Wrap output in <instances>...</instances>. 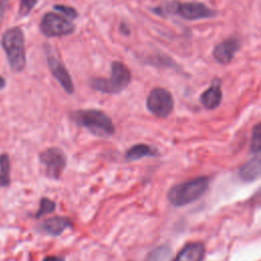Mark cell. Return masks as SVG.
Listing matches in <instances>:
<instances>
[{
  "mask_svg": "<svg viewBox=\"0 0 261 261\" xmlns=\"http://www.w3.org/2000/svg\"><path fill=\"white\" fill-rule=\"evenodd\" d=\"M0 182L2 187L10 184V162L7 154L0 156Z\"/></svg>",
  "mask_w": 261,
  "mask_h": 261,
  "instance_id": "e0dca14e",
  "label": "cell"
},
{
  "mask_svg": "<svg viewBox=\"0 0 261 261\" xmlns=\"http://www.w3.org/2000/svg\"><path fill=\"white\" fill-rule=\"evenodd\" d=\"M40 30L47 37H62L70 35L75 30V27L66 17L48 12L42 17Z\"/></svg>",
  "mask_w": 261,
  "mask_h": 261,
  "instance_id": "ba28073f",
  "label": "cell"
},
{
  "mask_svg": "<svg viewBox=\"0 0 261 261\" xmlns=\"http://www.w3.org/2000/svg\"><path fill=\"white\" fill-rule=\"evenodd\" d=\"M261 171V162L260 158L257 156L250 161H248L246 164H244L239 169V177L245 181V182H251L259 178Z\"/></svg>",
  "mask_w": 261,
  "mask_h": 261,
  "instance_id": "5bb4252c",
  "label": "cell"
},
{
  "mask_svg": "<svg viewBox=\"0 0 261 261\" xmlns=\"http://www.w3.org/2000/svg\"><path fill=\"white\" fill-rule=\"evenodd\" d=\"M4 10H5V6H4V2L3 1H0V21L3 17V13H4Z\"/></svg>",
  "mask_w": 261,
  "mask_h": 261,
  "instance_id": "cb8c5ba5",
  "label": "cell"
},
{
  "mask_svg": "<svg viewBox=\"0 0 261 261\" xmlns=\"http://www.w3.org/2000/svg\"><path fill=\"white\" fill-rule=\"evenodd\" d=\"M43 261H65V259L59 256H47L43 259Z\"/></svg>",
  "mask_w": 261,
  "mask_h": 261,
  "instance_id": "7402d4cb",
  "label": "cell"
},
{
  "mask_svg": "<svg viewBox=\"0 0 261 261\" xmlns=\"http://www.w3.org/2000/svg\"><path fill=\"white\" fill-rule=\"evenodd\" d=\"M146 106L153 115L165 118L172 112L174 102L169 91L163 88H155L149 93Z\"/></svg>",
  "mask_w": 261,
  "mask_h": 261,
  "instance_id": "8992f818",
  "label": "cell"
},
{
  "mask_svg": "<svg viewBox=\"0 0 261 261\" xmlns=\"http://www.w3.org/2000/svg\"><path fill=\"white\" fill-rule=\"evenodd\" d=\"M55 207H56V203L54 201H52L51 199H48V198H42L40 201L39 210L35 214V217L40 218L46 214L52 213L55 210Z\"/></svg>",
  "mask_w": 261,
  "mask_h": 261,
  "instance_id": "d6986e66",
  "label": "cell"
},
{
  "mask_svg": "<svg viewBox=\"0 0 261 261\" xmlns=\"http://www.w3.org/2000/svg\"><path fill=\"white\" fill-rule=\"evenodd\" d=\"M222 99V92H221V82L215 79L211 86L204 91L200 96V102L206 109H215L217 108Z\"/></svg>",
  "mask_w": 261,
  "mask_h": 261,
  "instance_id": "8fae6325",
  "label": "cell"
},
{
  "mask_svg": "<svg viewBox=\"0 0 261 261\" xmlns=\"http://www.w3.org/2000/svg\"><path fill=\"white\" fill-rule=\"evenodd\" d=\"M210 178L208 176H198L193 179L172 186L167 199L170 204L176 207H182L200 199L208 190Z\"/></svg>",
  "mask_w": 261,
  "mask_h": 261,
  "instance_id": "7a4b0ae2",
  "label": "cell"
},
{
  "mask_svg": "<svg viewBox=\"0 0 261 261\" xmlns=\"http://www.w3.org/2000/svg\"><path fill=\"white\" fill-rule=\"evenodd\" d=\"M1 45L7 56L11 69L15 72L23 70L27 64L24 37L20 28L8 29L2 36Z\"/></svg>",
  "mask_w": 261,
  "mask_h": 261,
  "instance_id": "3957f363",
  "label": "cell"
},
{
  "mask_svg": "<svg viewBox=\"0 0 261 261\" xmlns=\"http://www.w3.org/2000/svg\"><path fill=\"white\" fill-rule=\"evenodd\" d=\"M72 227V222L69 218L63 216H54L46 219L41 228L51 236H60L65 229Z\"/></svg>",
  "mask_w": 261,
  "mask_h": 261,
  "instance_id": "4fadbf2b",
  "label": "cell"
},
{
  "mask_svg": "<svg viewBox=\"0 0 261 261\" xmlns=\"http://www.w3.org/2000/svg\"><path fill=\"white\" fill-rule=\"evenodd\" d=\"M47 62H48V66H49L53 76L57 80V82L60 84V86L63 88V90L68 94H72L74 91L73 83H72V80H71V76H70L68 70L63 65V63L59 59H57L56 57H54L52 55L48 56Z\"/></svg>",
  "mask_w": 261,
  "mask_h": 261,
  "instance_id": "9c48e42d",
  "label": "cell"
},
{
  "mask_svg": "<svg viewBox=\"0 0 261 261\" xmlns=\"http://www.w3.org/2000/svg\"><path fill=\"white\" fill-rule=\"evenodd\" d=\"M155 10H162L160 14H163L165 11L178 14L180 17L188 20H197L202 18L213 17L216 12L211 10L205 4L201 2H172L164 8H158Z\"/></svg>",
  "mask_w": 261,
  "mask_h": 261,
  "instance_id": "5b68a950",
  "label": "cell"
},
{
  "mask_svg": "<svg viewBox=\"0 0 261 261\" xmlns=\"http://www.w3.org/2000/svg\"><path fill=\"white\" fill-rule=\"evenodd\" d=\"M157 150L146 144H137L130 147L125 153V159L127 161H137L144 157H155Z\"/></svg>",
  "mask_w": 261,
  "mask_h": 261,
  "instance_id": "9a60e30c",
  "label": "cell"
},
{
  "mask_svg": "<svg viewBox=\"0 0 261 261\" xmlns=\"http://www.w3.org/2000/svg\"><path fill=\"white\" fill-rule=\"evenodd\" d=\"M130 71L125 64L114 61L111 64V75L109 79H93L91 87L106 94H117L123 91L130 83Z\"/></svg>",
  "mask_w": 261,
  "mask_h": 261,
  "instance_id": "277c9868",
  "label": "cell"
},
{
  "mask_svg": "<svg viewBox=\"0 0 261 261\" xmlns=\"http://www.w3.org/2000/svg\"><path fill=\"white\" fill-rule=\"evenodd\" d=\"M260 148H261V125H260V123H257L253 127V130H252L250 151L253 154L259 155Z\"/></svg>",
  "mask_w": 261,
  "mask_h": 261,
  "instance_id": "ac0fdd59",
  "label": "cell"
},
{
  "mask_svg": "<svg viewBox=\"0 0 261 261\" xmlns=\"http://www.w3.org/2000/svg\"><path fill=\"white\" fill-rule=\"evenodd\" d=\"M172 257V251L167 245H160L154 248L146 256L145 261H170Z\"/></svg>",
  "mask_w": 261,
  "mask_h": 261,
  "instance_id": "2e32d148",
  "label": "cell"
},
{
  "mask_svg": "<svg viewBox=\"0 0 261 261\" xmlns=\"http://www.w3.org/2000/svg\"><path fill=\"white\" fill-rule=\"evenodd\" d=\"M37 2H38V0H20L19 10H18L19 15L24 16V15L29 14Z\"/></svg>",
  "mask_w": 261,
  "mask_h": 261,
  "instance_id": "ffe728a7",
  "label": "cell"
},
{
  "mask_svg": "<svg viewBox=\"0 0 261 261\" xmlns=\"http://www.w3.org/2000/svg\"><path fill=\"white\" fill-rule=\"evenodd\" d=\"M204 256L205 245L202 242H191L178 252L173 261H203Z\"/></svg>",
  "mask_w": 261,
  "mask_h": 261,
  "instance_id": "7c38bea8",
  "label": "cell"
},
{
  "mask_svg": "<svg viewBox=\"0 0 261 261\" xmlns=\"http://www.w3.org/2000/svg\"><path fill=\"white\" fill-rule=\"evenodd\" d=\"M120 31H121V33L124 34V35H128V34H129V29H128L124 23H121V25H120Z\"/></svg>",
  "mask_w": 261,
  "mask_h": 261,
  "instance_id": "603a6c76",
  "label": "cell"
},
{
  "mask_svg": "<svg viewBox=\"0 0 261 261\" xmlns=\"http://www.w3.org/2000/svg\"><path fill=\"white\" fill-rule=\"evenodd\" d=\"M54 9L63 13L66 17H69V18H76L77 16V11L72 8V7H69V6H65V5H55L54 6Z\"/></svg>",
  "mask_w": 261,
  "mask_h": 261,
  "instance_id": "44dd1931",
  "label": "cell"
},
{
  "mask_svg": "<svg viewBox=\"0 0 261 261\" xmlns=\"http://www.w3.org/2000/svg\"><path fill=\"white\" fill-rule=\"evenodd\" d=\"M39 160L48 177L52 179L60 178L66 165V156L61 149L57 147L48 148L40 153Z\"/></svg>",
  "mask_w": 261,
  "mask_h": 261,
  "instance_id": "52a82bcc",
  "label": "cell"
},
{
  "mask_svg": "<svg viewBox=\"0 0 261 261\" xmlns=\"http://www.w3.org/2000/svg\"><path fill=\"white\" fill-rule=\"evenodd\" d=\"M4 87H5V80L2 76H0V90H2Z\"/></svg>",
  "mask_w": 261,
  "mask_h": 261,
  "instance_id": "d4e9b609",
  "label": "cell"
},
{
  "mask_svg": "<svg viewBox=\"0 0 261 261\" xmlns=\"http://www.w3.org/2000/svg\"><path fill=\"white\" fill-rule=\"evenodd\" d=\"M240 48V42L237 39H227L219 43L213 50L214 59L220 64L229 63Z\"/></svg>",
  "mask_w": 261,
  "mask_h": 261,
  "instance_id": "30bf717a",
  "label": "cell"
},
{
  "mask_svg": "<svg viewBox=\"0 0 261 261\" xmlns=\"http://www.w3.org/2000/svg\"><path fill=\"white\" fill-rule=\"evenodd\" d=\"M70 119L98 137H111L115 126L111 118L99 109H79L70 112Z\"/></svg>",
  "mask_w": 261,
  "mask_h": 261,
  "instance_id": "6da1fadb",
  "label": "cell"
}]
</instances>
